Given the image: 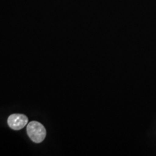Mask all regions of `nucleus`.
Segmentation results:
<instances>
[{
	"label": "nucleus",
	"instance_id": "f257e3e1",
	"mask_svg": "<svg viewBox=\"0 0 156 156\" xmlns=\"http://www.w3.org/2000/svg\"><path fill=\"white\" fill-rule=\"evenodd\" d=\"M27 133L33 142L41 143L46 137V131L43 124L38 122H31L27 125Z\"/></svg>",
	"mask_w": 156,
	"mask_h": 156
},
{
	"label": "nucleus",
	"instance_id": "f03ea898",
	"mask_svg": "<svg viewBox=\"0 0 156 156\" xmlns=\"http://www.w3.org/2000/svg\"><path fill=\"white\" fill-rule=\"evenodd\" d=\"M28 119L25 115L14 114L9 116L7 123L9 127L14 130H20L27 125Z\"/></svg>",
	"mask_w": 156,
	"mask_h": 156
}]
</instances>
